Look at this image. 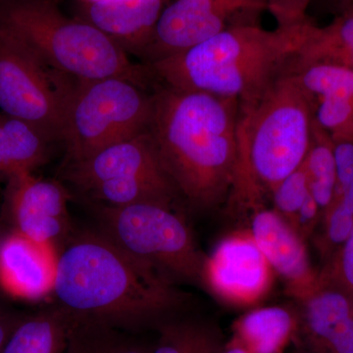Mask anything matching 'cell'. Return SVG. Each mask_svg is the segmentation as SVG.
I'll list each match as a JSON object with an SVG mask.
<instances>
[{"label":"cell","instance_id":"2","mask_svg":"<svg viewBox=\"0 0 353 353\" xmlns=\"http://www.w3.org/2000/svg\"><path fill=\"white\" fill-rule=\"evenodd\" d=\"M53 292L76 320L119 329L152 322L185 301L172 281L102 232L79 234L58 255Z\"/></svg>","mask_w":353,"mask_h":353},{"label":"cell","instance_id":"16","mask_svg":"<svg viewBox=\"0 0 353 353\" xmlns=\"http://www.w3.org/2000/svg\"><path fill=\"white\" fill-rule=\"evenodd\" d=\"M70 182L83 192L97 183L134 176H166L150 131L99 150L82 161L68 164Z\"/></svg>","mask_w":353,"mask_h":353},{"label":"cell","instance_id":"8","mask_svg":"<svg viewBox=\"0 0 353 353\" xmlns=\"http://www.w3.org/2000/svg\"><path fill=\"white\" fill-rule=\"evenodd\" d=\"M78 81L51 69L0 24V109L50 141L61 139L65 109Z\"/></svg>","mask_w":353,"mask_h":353},{"label":"cell","instance_id":"37","mask_svg":"<svg viewBox=\"0 0 353 353\" xmlns=\"http://www.w3.org/2000/svg\"><path fill=\"white\" fill-rule=\"evenodd\" d=\"M80 4L97 3V2L106 1V0H75Z\"/></svg>","mask_w":353,"mask_h":353},{"label":"cell","instance_id":"3","mask_svg":"<svg viewBox=\"0 0 353 353\" xmlns=\"http://www.w3.org/2000/svg\"><path fill=\"white\" fill-rule=\"evenodd\" d=\"M306 23L273 31L259 23L238 26L152 62L148 69L168 87L252 103L288 71Z\"/></svg>","mask_w":353,"mask_h":353},{"label":"cell","instance_id":"33","mask_svg":"<svg viewBox=\"0 0 353 353\" xmlns=\"http://www.w3.org/2000/svg\"><path fill=\"white\" fill-rule=\"evenodd\" d=\"M25 317L24 313L18 312L0 304V353Z\"/></svg>","mask_w":353,"mask_h":353},{"label":"cell","instance_id":"31","mask_svg":"<svg viewBox=\"0 0 353 353\" xmlns=\"http://www.w3.org/2000/svg\"><path fill=\"white\" fill-rule=\"evenodd\" d=\"M312 0H267V10L278 27L292 28L307 22V9Z\"/></svg>","mask_w":353,"mask_h":353},{"label":"cell","instance_id":"9","mask_svg":"<svg viewBox=\"0 0 353 353\" xmlns=\"http://www.w3.org/2000/svg\"><path fill=\"white\" fill-rule=\"evenodd\" d=\"M265 10L267 0H175L164 7L143 58L150 64L231 28L259 24Z\"/></svg>","mask_w":353,"mask_h":353},{"label":"cell","instance_id":"6","mask_svg":"<svg viewBox=\"0 0 353 353\" xmlns=\"http://www.w3.org/2000/svg\"><path fill=\"white\" fill-rule=\"evenodd\" d=\"M152 106L153 95L128 79L78 81L62 125L68 164L148 131Z\"/></svg>","mask_w":353,"mask_h":353},{"label":"cell","instance_id":"28","mask_svg":"<svg viewBox=\"0 0 353 353\" xmlns=\"http://www.w3.org/2000/svg\"><path fill=\"white\" fill-rule=\"evenodd\" d=\"M314 119L332 139H353V101L323 99L315 101Z\"/></svg>","mask_w":353,"mask_h":353},{"label":"cell","instance_id":"18","mask_svg":"<svg viewBox=\"0 0 353 353\" xmlns=\"http://www.w3.org/2000/svg\"><path fill=\"white\" fill-rule=\"evenodd\" d=\"M50 141L25 121L0 114V175L32 173L48 161Z\"/></svg>","mask_w":353,"mask_h":353},{"label":"cell","instance_id":"32","mask_svg":"<svg viewBox=\"0 0 353 353\" xmlns=\"http://www.w3.org/2000/svg\"><path fill=\"white\" fill-rule=\"evenodd\" d=\"M322 222V211L316 202L314 197L309 192L303 205L296 213L292 227L297 232V234L307 241L313 236L316 228Z\"/></svg>","mask_w":353,"mask_h":353},{"label":"cell","instance_id":"34","mask_svg":"<svg viewBox=\"0 0 353 353\" xmlns=\"http://www.w3.org/2000/svg\"><path fill=\"white\" fill-rule=\"evenodd\" d=\"M218 353H250L246 352L243 348L234 347V345H226L225 348H222Z\"/></svg>","mask_w":353,"mask_h":353},{"label":"cell","instance_id":"19","mask_svg":"<svg viewBox=\"0 0 353 353\" xmlns=\"http://www.w3.org/2000/svg\"><path fill=\"white\" fill-rule=\"evenodd\" d=\"M74 322L59 305L26 315L1 353H64Z\"/></svg>","mask_w":353,"mask_h":353},{"label":"cell","instance_id":"11","mask_svg":"<svg viewBox=\"0 0 353 353\" xmlns=\"http://www.w3.org/2000/svg\"><path fill=\"white\" fill-rule=\"evenodd\" d=\"M69 199L61 183L20 174L8 179L4 211L14 231L55 245L69 232Z\"/></svg>","mask_w":353,"mask_h":353},{"label":"cell","instance_id":"22","mask_svg":"<svg viewBox=\"0 0 353 353\" xmlns=\"http://www.w3.org/2000/svg\"><path fill=\"white\" fill-rule=\"evenodd\" d=\"M288 71L314 101L336 99L353 101V69L324 62L301 63L292 60Z\"/></svg>","mask_w":353,"mask_h":353},{"label":"cell","instance_id":"4","mask_svg":"<svg viewBox=\"0 0 353 353\" xmlns=\"http://www.w3.org/2000/svg\"><path fill=\"white\" fill-rule=\"evenodd\" d=\"M315 101L287 71L256 101L240 104L239 161L227 203L234 212L252 213L265 194L303 164L313 126Z\"/></svg>","mask_w":353,"mask_h":353},{"label":"cell","instance_id":"1","mask_svg":"<svg viewBox=\"0 0 353 353\" xmlns=\"http://www.w3.org/2000/svg\"><path fill=\"white\" fill-rule=\"evenodd\" d=\"M163 85L152 94L148 129L162 168L194 208L227 203L238 170L240 102Z\"/></svg>","mask_w":353,"mask_h":353},{"label":"cell","instance_id":"5","mask_svg":"<svg viewBox=\"0 0 353 353\" xmlns=\"http://www.w3.org/2000/svg\"><path fill=\"white\" fill-rule=\"evenodd\" d=\"M0 24L51 69L76 81L128 79L145 87L148 71L92 25L70 18L54 0H0Z\"/></svg>","mask_w":353,"mask_h":353},{"label":"cell","instance_id":"20","mask_svg":"<svg viewBox=\"0 0 353 353\" xmlns=\"http://www.w3.org/2000/svg\"><path fill=\"white\" fill-rule=\"evenodd\" d=\"M294 60L301 63L338 64L353 69L352 14H338L333 22L324 27H318L308 21Z\"/></svg>","mask_w":353,"mask_h":353},{"label":"cell","instance_id":"25","mask_svg":"<svg viewBox=\"0 0 353 353\" xmlns=\"http://www.w3.org/2000/svg\"><path fill=\"white\" fill-rule=\"evenodd\" d=\"M221 350L220 334L212 327L175 322L161 327L157 347L150 353H218Z\"/></svg>","mask_w":353,"mask_h":353},{"label":"cell","instance_id":"26","mask_svg":"<svg viewBox=\"0 0 353 353\" xmlns=\"http://www.w3.org/2000/svg\"><path fill=\"white\" fill-rule=\"evenodd\" d=\"M321 225L322 233L316 245L326 263L347 240L353 228V179L323 216Z\"/></svg>","mask_w":353,"mask_h":353},{"label":"cell","instance_id":"12","mask_svg":"<svg viewBox=\"0 0 353 353\" xmlns=\"http://www.w3.org/2000/svg\"><path fill=\"white\" fill-rule=\"evenodd\" d=\"M250 234L272 270L282 277L288 294L297 303L322 285L320 272L309 259L306 241L274 209L264 206L250 214Z\"/></svg>","mask_w":353,"mask_h":353},{"label":"cell","instance_id":"13","mask_svg":"<svg viewBox=\"0 0 353 353\" xmlns=\"http://www.w3.org/2000/svg\"><path fill=\"white\" fill-rule=\"evenodd\" d=\"M297 304L294 353H353L352 296L322 282L319 289Z\"/></svg>","mask_w":353,"mask_h":353},{"label":"cell","instance_id":"14","mask_svg":"<svg viewBox=\"0 0 353 353\" xmlns=\"http://www.w3.org/2000/svg\"><path fill=\"white\" fill-rule=\"evenodd\" d=\"M58 255L55 245L11 230L0 243V289L20 301L44 299L54 289Z\"/></svg>","mask_w":353,"mask_h":353},{"label":"cell","instance_id":"23","mask_svg":"<svg viewBox=\"0 0 353 353\" xmlns=\"http://www.w3.org/2000/svg\"><path fill=\"white\" fill-rule=\"evenodd\" d=\"M122 329L94 321L76 320L64 353H150Z\"/></svg>","mask_w":353,"mask_h":353},{"label":"cell","instance_id":"10","mask_svg":"<svg viewBox=\"0 0 353 353\" xmlns=\"http://www.w3.org/2000/svg\"><path fill=\"white\" fill-rule=\"evenodd\" d=\"M272 271L248 230L229 234L218 243L206 257L202 283L228 303L252 305L270 290Z\"/></svg>","mask_w":353,"mask_h":353},{"label":"cell","instance_id":"17","mask_svg":"<svg viewBox=\"0 0 353 353\" xmlns=\"http://www.w3.org/2000/svg\"><path fill=\"white\" fill-rule=\"evenodd\" d=\"M299 327L296 309L268 306L253 309L234 323L228 345L250 353H284L292 347Z\"/></svg>","mask_w":353,"mask_h":353},{"label":"cell","instance_id":"35","mask_svg":"<svg viewBox=\"0 0 353 353\" xmlns=\"http://www.w3.org/2000/svg\"><path fill=\"white\" fill-rule=\"evenodd\" d=\"M326 1L334 7V9L338 11L339 14L341 9H343V7L347 3L348 0H326Z\"/></svg>","mask_w":353,"mask_h":353},{"label":"cell","instance_id":"7","mask_svg":"<svg viewBox=\"0 0 353 353\" xmlns=\"http://www.w3.org/2000/svg\"><path fill=\"white\" fill-rule=\"evenodd\" d=\"M101 232L116 245L176 281L202 283L206 257L197 248L185 221L174 206L160 203L101 205Z\"/></svg>","mask_w":353,"mask_h":353},{"label":"cell","instance_id":"21","mask_svg":"<svg viewBox=\"0 0 353 353\" xmlns=\"http://www.w3.org/2000/svg\"><path fill=\"white\" fill-rule=\"evenodd\" d=\"M94 201L103 205H134L139 203H160L174 206L178 192L166 176H134L114 179L92 185L85 190Z\"/></svg>","mask_w":353,"mask_h":353},{"label":"cell","instance_id":"24","mask_svg":"<svg viewBox=\"0 0 353 353\" xmlns=\"http://www.w3.org/2000/svg\"><path fill=\"white\" fill-rule=\"evenodd\" d=\"M303 165L307 172L309 190L321 209L323 218L334 201L336 166L331 137L316 124L315 119L312 139Z\"/></svg>","mask_w":353,"mask_h":353},{"label":"cell","instance_id":"29","mask_svg":"<svg viewBox=\"0 0 353 353\" xmlns=\"http://www.w3.org/2000/svg\"><path fill=\"white\" fill-rule=\"evenodd\" d=\"M319 272L323 283L333 285L353 297V228L347 240Z\"/></svg>","mask_w":353,"mask_h":353},{"label":"cell","instance_id":"38","mask_svg":"<svg viewBox=\"0 0 353 353\" xmlns=\"http://www.w3.org/2000/svg\"><path fill=\"white\" fill-rule=\"evenodd\" d=\"M6 236V234L4 233L3 230H2V227L0 226V243H1L2 240H3L4 236Z\"/></svg>","mask_w":353,"mask_h":353},{"label":"cell","instance_id":"30","mask_svg":"<svg viewBox=\"0 0 353 353\" xmlns=\"http://www.w3.org/2000/svg\"><path fill=\"white\" fill-rule=\"evenodd\" d=\"M331 139L333 143L334 166H336V190H334V202L345 192L353 179V139L331 138Z\"/></svg>","mask_w":353,"mask_h":353},{"label":"cell","instance_id":"36","mask_svg":"<svg viewBox=\"0 0 353 353\" xmlns=\"http://www.w3.org/2000/svg\"><path fill=\"white\" fill-rule=\"evenodd\" d=\"M341 13H348L353 15V0H348L347 3L343 7V9H341L339 14Z\"/></svg>","mask_w":353,"mask_h":353},{"label":"cell","instance_id":"15","mask_svg":"<svg viewBox=\"0 0 353 353\" xmlns=\"http://www.w3.org/2000/svg\"><path fill=\"white\" fill-rule=\"evenodd\" d=\"M164 3L165 0H106L80 4L76 18L101 31L125 52L143 57Z\"/></svg>","mask_w":353,"mask_h":353},{"label":"cell","instance_id":"27","mask_svg":"<svg viewBox=\"0 0 353 353\" xmlns=\"http://www.w3.org/2000/svg\"><path fill=\"white\" fill-rule=\"evenodd\" d=\"M309 181L304 165L292 172L272 190L274 210L292 226L296 213L308 196Z\"/></svg>","mask_w":353,"mask_h":353}]
</instances>
